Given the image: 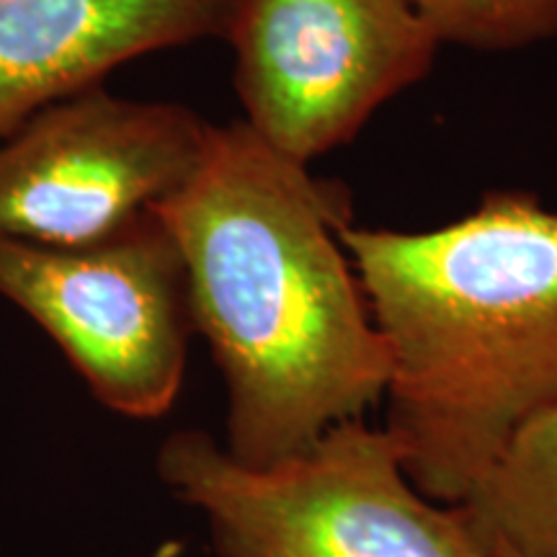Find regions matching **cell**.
Masks as SVG:
<instances>
[{
    "label": "cell",
    "mask_w": 557,
    "mask_h": 557,
    "mask_svg": "<svg viewBox=\"0 0 557 557\" xmlns=\"http://www.w3.org/2000/svg\"><path fill=\"white\" fill-rule=\"evenodd\" d=\"M156 212L225 382L235 462L271 468L385 400L389 351L341 240L344 191L243 122L214 124L199 171Z\"/></svg>",
    "instance_id": "obj_1"
},
{
    "label": "cell",
    "mask_w": 557,
    "mask_h": 557,
    "mask_svg": "<svg viewBox=\"0 0 557 557\" xmlns=\"http://www.w3.org/2000/svg\"><path fill=\"white\" fill-rule=\"evenodd\" d=\"M389 351L387 421L408 475L459 506L557 406V209L496 191L434 230H341Z\"/></svg>",
    "instance_id": "obj_2"
},
{
    "label": "cell",
    "mask_w": 557,
    "mask_h": 557,
    "mask_svg": "<svg viewBox=\"0 0 557 557\" xmlns=\"http://www.w3.org/2000/svg\"><path fill=\"white\" fill-rule=\"evenodd\" d=\"M156 475L201 513L218 557H493L468 513L418 491L400 444L364 418L271 468L181 429L158 447Z\"/></svg>",
    "instance_id": "obj_3"
},
{
    "label": "cell",
    "mask_w": 557,
    "mask_h": 557,
    "mask_svg": "<svg viewBox=\"0 0 557 557\" xmlns=\"http://www.w3.org/2000/svg\"><path fill=\"white\" fill-rule=\"evenodd\" d=\"M0 295L111 413L150 421L173 408L197 329L184 253L158 212L81 248L0 238Z\"/></svg>",
    "instance_id": "obj_4"
},
{
    "label": "cell",
    "mask_w": 557,
    "mask_h": 557,
    "mask_svg": "<svg viewBox=\"0 0 557 557\" xmlns=\"http://www.w3.org/2000/svg\"><path fill=\"white\" fill-rule=\"evenodd\" d=\"M225 41L243 124L302 165L351 143L442 47L408 0H233Z\"/></svg>",
    "instance_id": "obj_5"
},
{
    "label": "cell",
    "mask_w": 557,
    "mask_h": 557,
    "mask_svg": "<svg viewBox=\"0 0 557 557\" xmlns=\"http://www.w3.org/2000/svg\"><path fill=\"white\" fill-rule=\"evenodd\" d=\"M212 127L103 86L50 103L0 139V238L81 248L122 233L189 184Z\"/></svg>",
    "instance_id": "obj_6"
},
{
    "label": "cell",
    "mask_w": 557,
    "mask_h": 557,
    "mask_svg": "<svg viewBox=\"0 0 557 557\" xmlns=\"http://www.w3.org/2000/svg\"><path fill=\"white\" fill-rule=\"evenodd\" d=\"M233 0H0V139L124 62L225 39Z\"/></svg>",
    "instance_id": "obj_7"
},
{
    "label": "cell",
    "mask_w": 557,
    "mask_h": 557,
    "mask_svg": "<svg viewBox=\"0 0 557 557\" xmlns=\"http://www.w3.org/2000/svg\"><path fill=\"white\" fill-rule=\"evenodd\" d=\"M459 508L493 553L557 557V406L511 436Z\"/></svg>",
    "instance_id": "obj_8"
},
{
    "label": "cell",
    "mask_w": 557,
    "mask_h": 557,
    "mask_svg": "<svg viewBox=\"0 0 557 557\" xmlns=\"http://www.w3.org/2000/svg\"><path fill=\"white\" fill-rule=\"evenodd\" d=\"M438 45L524 50L557 37V0H408Z\"/></svg>",
    "instance_id": "obj_9"
},
{
    "label": "cell",
    "mask_w": 557,
    "mask_h": 557,
    "mask_svg": "<svg viewBox=\"0 0 557 557\" xmlns=\"http://www.w3.org/2000/svg\"><path fill=\"white\" fill-rule=\"evenodd\" d=\"M181 555V542H163L150 557H178Z\"/></svg>",
    "instance_id": "obj_10"
},
{
    "label": "cell",
    "mask_w": 557,
    "mask_h": 557,
    "mask_svg": "<svg viewBox=\"0 0 557 557\" xmlns=\"http://www.w3.org/2000/svg\"><path fill=\"white\" fill-rule=\"evenodd\" d=\"M493 557H517V555H508V553H493Z\"/></svg>",
    "instance_id": "obj_11"
}]
</instances>
